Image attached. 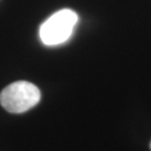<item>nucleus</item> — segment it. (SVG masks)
Here are the masks:
<instances>
[{
	"mask_svg": "<svg viewBox=\"0 0 151 151\" xmlns=\"http://www.w3.org/2000/svg\"><path fill=\"white\" fill-rule=\"evenodd\" d=\"M40 90L34 83L19 81L9 84L0 93V104L14 114L27 112L40 100Z\"/></svg>",
	"mask_w": 151,
	"mask_h": 151,
	"instance_id": "1",
	"label": "nucleus"
},
{
	"mask_svg": "<svg viewBox=\"0 0 151 151\" xmlns=\"http://www.w3.org/2000/svg\"><path fill=\"white\" fill-rule=\"evenodd\" d=\"M78 17L71 9H62L52 14L39 28V38L44 45L55 46L68 40L74 32Z\"/></svg>",
	"mask_w": 151,
	"mask_h": 151,
	"instance_id": "2",
	"label": "nucleus"
},
{
	"mask_svg": "<svg viewBox=\"0 0 151 151\" xmlns=\"http://www.w3.org/2000/svg\"><path fill=\"white\" fill-rule=\"evenodd\" d=\"M150 148H151V142H150Z\"/></svg>",
	"mask_w": 151,
	"mask_h": 151,
	"instance_id": "3",
	"label": "nucleus"
}]
</instances>
